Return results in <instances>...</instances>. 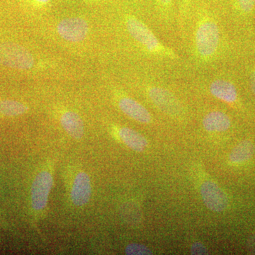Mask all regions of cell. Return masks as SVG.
<instances>
[{
    "mask_svg": "<svg viewBox=\"0 0 255 255\" xmlns=\"http://www.w3.org/2000/svg\"><path fill=\"white\" fill-rule=\"evenodd\" d=\"M179 42L188 78L222 68L228 43L217 0H200L193 6Z\"/></svg>",
    "mask_w": 255,
    "mask_h": 255,
    "instance_id": "cell-1",
    "label": "cell"
},
{
    "mask_svg": "<svg viewBox=\"0 0 255 255\" xmlns=\"http://www.w3.org/2000/svg\"><path fill=\"white\" fill-rule=\"evenodd\" d=\"M185 79L179 74L151 70L143 85L151 103L164 115L179 122H185L188 118V110L178 96L177 87Z\"/></svg>",
    "mask_w": 255,
    "mask_h": 255,
    "instance_id": "cell-2",
    "label": "cell"
},
{
    "mask_svg": "<svg viewBox=\"0 0 255 255\" xmlns=\"http://www.w3.org/2000/svg\"><path fill=\"white\" fill-rule=\"evenodd\" d=\"M155 24L159 36L179 41L177 28L178 0H152Z\"/></svg>",
    "mask_w": 255,
    "mask_h": 255,
    "instance_id": "cell-3",
    "label": "cell"
},
{
    "mask_svg": "<svg viewBox=\"0 0 255 255\" xmlns=\"http://www.w3.org/2000/svg\"><path fill=\"white\" fill-rule=\"evenodd\" d=\"M34 63L33 55L24 47L7 42L0 43V65L24 70L31 69Z\"/></svg>",
    "mask_w": 255,
    "mask_h": 255,
    "instance_id": "cell-4",
    "label": "cell"
},
{
    "mask_svg": "<svg viewBox=\"0 0 255 255\" xmlns=\"http://www.w3.org/2000/svg\"><path fill=\"white\" fill-rule=\"evenodd\" d=\"M53 179L49 171H42L35 178L31 187V205L37 211L46 207Z\"/></svg>",
    "mask_w": 255,
    "mask_h": 255,
    "instance_id": "cell-5",
    "label": "cell"
},
{
    "mask_svg": "<svg viewBox=\"0 0 255 255\" xmlns=\"http://www.w3.org/2000/svg\"><path fill=\"white\" fill-rule=\"evenodd\" d=\"M88 23L79 17L65 18L58 24L57 31L65 41L78 43L83 41L88 33Z\"/></svg>",
    "mask_w": 255,
    "mask_h": 255,
    "instance_id": "cell-6",
    "label": "cell"
},
{
    "mask_svg": "<svg viewBox=\"0 0 255 255\" xmlns=\"http://www.w3.org/2000/svg\"><path fill=\"white\" fill-rule=\"evenodd\" d=\"M201 194L206 207L214 212H222L228 206L227 195L216 183L204 182L201 187Z\"/></svg>",
    "mask_w": 255,
    "mask_h": 255,
    "instance_id": "cell-7",
    "label": "cell"
},
{
    "mask_svg": "<svg viewBox=\"0 0 255 255\" xmlns=\"http://www.w3.org/2000/svg\"><path fill=\"white\" fill-rule=\"evenodd\" d=\"M119 109L127 117L143 124L152 122V116L149 111L136 100L128 97H122L119 100Z\"/></svg>",
    "mask_w": 255,
    "mask_h": 255,
    "instance_id": "cell-8",
    "label": "cell"
},
{
    "mask_svg": "<svg viewBox=\"0 0 255 255\" xmlns=\"http://www.w3.org/2000/svg\"><path fill=\"white\" fill-rule=\"evenodd\" d=\"M91 195L90 178L85 172H80L75 177L71 190V199L74 205H85L90 201Z\"/></svg>",
    "mask_w": 255,
    "mask_h": 255,
    "instance_id": "cell-9",
    "label": "cell"
},
{
    "mask_svg": "<svg viewBox=\"0 0 255 255\" xmlns=\"http://www.w3.org/2000/svg\"><path fill=\"white\" fill-rule=\"evenodd\" d=\"M202 126L207 132H226L231 127V120L229 116L222 111L212 110L203 117Z\"/></svg>",
    "mask_w": 255,
    "mask_h": 255,
    "instance_id": "cell-10",
    "label": "cell"
},
{
    "mask_svg": "<svg viewBox=\"0 0 255 255\" xmlns=\"http://www.w3.org/2000/svg\"><path fill=\"white\" fill-rule=\"evenodd\" d=\"M62 127L69 135L73 138L81 139L84 135V124L78 114L73 112H67L60 119Z\"/></svg>",
    "mask_w": 255,
    "mask_h": 255,
    "instance_id": "cell-11",
    "label": "cell"
},
{
    "mask_svg": "<svg viewBox=\"0 0 255 255\" xmlns=\"http://www.w3.org/2000/svg\"><path fill=\"white\" fill-rule=\"evenodd\" d=\"M119 135L128 147L136 152H142L147 147V141L145 137L131 128H121L119 130Z\"/></svg>",
    "mask_w": 255,
    "mask_h": 255,
    "instance_id": "cell-12",
    "label": "cell"
},
{
    "mask_svg": "<svg viewBox=\"0 0 255 255\" xmlns=\"http://www.w3.org/2000/svg\"><path fill=\"white\" fill-rule=\"evenodd\" d=\"M255 152L254 144L250 140H244L234 147L230 154L229 159L233 163H242L251 159Z\"/></svg>",
    "mask_w": 255,
    "mask_h": 255,
    "instance_id": "cell-13",
    "label": "cell"
},
{
    "mask_svg": "<svg viewBox=\"0 0 255 255\" xmlns=\"http://www.w3.org/2000/svg\"><path fill=\"white\" fill-rule=\"evenodd\" d=\"M200 0H178L177 28L178 37L182 31L193 6Z\"/></svg>",
    "mask_w": 255,
    "mask_h": 255,
    "instance_id": "cell-14",
    "label": "cell"
},
{
    "mask_svg": "<svg viewBox=\"0 0 255 255\" xmlns=\"http://www.w3.org/2000/svg\"><path fill=\"white\" fill-rule=\"evenodd\" d=\"M26 106L21 102L13 100H4L0 102V114L6 117H16L26 112Z\"/></svg>",
    "mask_w": 255,
    "mask_h": 255,
    "instance_id": "cell-15",
    "label": "cell"
},
{
    "mask_svg": "<svg viewBox=\"0 0 255 255\" xmlns=\"http://www.w3.org/2000/svg\"><path fill=\"white\" fill-rule=\"evenodd\" d=\"M233 9L242 15L248 16L255 9V0H230Z\"/></svg>",
    "mask_w": 255,
    "mask_h": 255,
    "instance_id": "cell-16",
    "label": "cell"
},
{
    "mask_svg": "<svg viewBox=\"0 0 255 255\" xmlns=\"http://www.w3.org/2000/svg\"><path fill=\"white\" fill-rule=\"evenodd\" d=\"M126 254L128 255H150L152 251L148 248L140 244H130L126 248Z\"/></svg>",
    "mask_w": 255,
    "mask_h": 255,
    "instance_id": "cell-17",
    "label": "cell"
},
{
    "mask_svg": "<svg viewBox=\"0 0 255 255\" xmlns=\"http://www.w3.org/2000/svg\"><path fill=\"white\" fill-rule=\"evenodd\" d=\"M191 255H207L208 250L206 249L204 245L200 243H196L191 246Z\"/></svg>",
    "mask_w": 255,
    "mask_h": 255,
    "instance_id": "cell-18",
    "label": "cell"
},
{
    "mask_svg": "<svg viewBox=\"0 0 255 255\" xmlns=\"http://www.w3.org/2000/svg\"><path fill=\"white\" fill-rule=\"evenodd\" d=\"M249 84L251 92L255 96V68L251 69L249 73Z\"/></svg>",
    "mask_w": 255,
    "mask_h": 255,
    "instance_id": "cell-19",
    "label": "cell"
},
{
    "mask_svg": "<svg viewBox=\"0 0 255 255\" xmlns=\"http://www.w3.org/2000/svg\"><path fill=\"white\" fill-rule=\"evenodd\" d=\"M36 1H38V3H41V4H45V3L48 2L49 0H36Z\"/></svg>",
    "mask_w": 255,
    "mask_h": 255,
    "instance_id": "cell-20",
    "label": "cell"
}]
</instances>
